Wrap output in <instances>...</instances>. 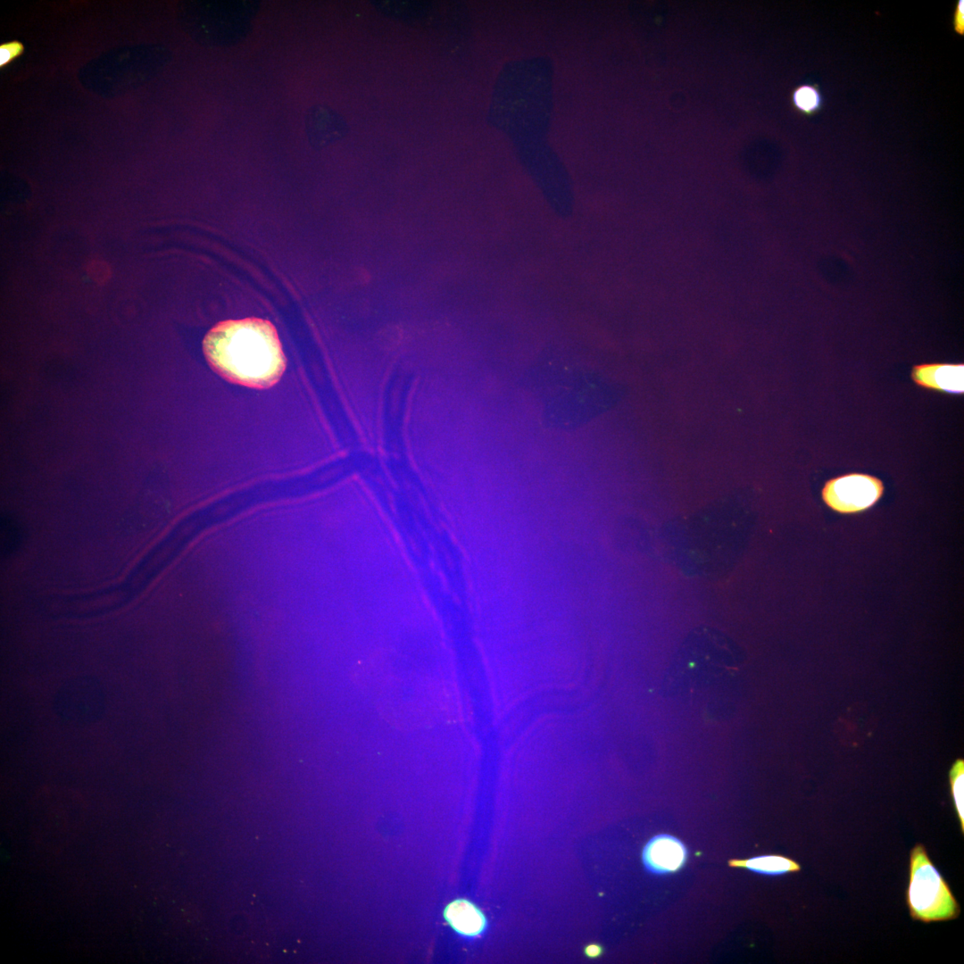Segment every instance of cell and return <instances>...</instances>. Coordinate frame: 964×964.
<instances>
[{
  "instance_id": "cell-7",
  "label": "cell",
  "mask_w": 964,
  "mask_h": 964,
  "mask_svg": "<svg viewBox=\"0 0 964 964\" xmlns=\"http://www.w3.org/2000/svg\"><path fill=\"white\" fill-rule=\"evenodd\" d=\"M885 493L883 481L873 475L849 472L823 485L820 496L826 506L842 515H857L874 507Z\"/></svg>"
},
{
  "instance_id": "cell-15",
  "label": "cell",
  "mask_w": 964,
  "mask_h": 964,
  "mask_svg": "<svg viewBox=\"0 0 964 964\" xmlns=\"http://www.w3.org/2000/svg\"><path fill=\"white\" fill-rule=\"evenodd\" d=\"M24 52V45L19 40H11L0 45V68L7 66Z\"/></svg>"
},
{
  "instance_id": "cell-13",
  "label": "cell",
  "mask_w": 964,
  "mask_h": 964,
  "mask_svg": "<svg viewBox=\"0 0 964 964\" xmlns=\"http://www.w3.org/2000/svg\"><path fill=\"white\" fill-rule=\"evenodd\" d=\"M793 103L800 112L810 115L820 110L822 95L817 86L802 85L794 90Z\"/></svg>"
},
{
  "instance_id": "cell-8",
  "label": "cell",
  "mask_w": 964,
  "mask_h": 964,
  "mask_svg": "<svg viewBox=\"0 0 964 964\" xmlns=\"http://www.w3.org/2000/svg\"><path fill=\"white\" fill-rule=\"evenodd\" d=\"M687 848L677 837L660 834L651 838L643 849L644 868L651 873L665 875L675 873L686 864Z\"/></svg>"
},
{
  "instance_id": "cell-5",
  "label": "cell",
  "mask_w": 964,
  "mask_h": 964,
  "mask_svg": "<svg viewBox=\"0 0 964 964\" xmlns=\"http://www.w3.org/2000/svg\"><path fill=\"white\" fill-rule=\"evenodd\" d=\"M906 903L911 918L924 923L952 920L960 914L949 884L922 844H917L910 853Z\"/></svg>"
},
{
  "instance_id": "cell-10",
  "label": "cell",
  "mask_w": 964,
  "mask_h": 964,
  "mask_svg": "<svg viewBox=\"0 0 964 964\" xmlns=\"http://www.w3.org/2000/svg\"><path fill=\"white\" fill-rule=\"evenodd\" d=\"M305 128L308 139L318 145L337 140L345 133L343 119L333 110L322 105L309 109L305 117Z\"/></svg>"
},
{
  "instance_id": "cell-1",
  "label": "cell",
  "mask_w": 964,
  "mask_h": 964,
  "mask_svg": "<svg viewBox=\"0 0 964 964\" xmlns=\"http://www.w3.org/2000/svg\"><path fill=\"white\" fill-rule=\"evenodd\" d=\"M204 353L220 376L254 388L274 385L286 366L276 329L254 318L217 324L204 339Z\"/></svg>"
},
{
  "instance_id": "cell-6",
  "label": "cell",
  "mask_w": 964,
  "mask_h": 964,
  "mask_svg": "<svg viewBox=\"0 0 964 964\" xmlns=\"http://www.w3.org/2000/svg\"><path fill=\"white\" fill-rule=\"evenodd\" d=\"M204 37L213 46H235L245 39L253 29L259 1H212L204 4Z\"/></svg>"
},
{
  "instance_id": "cell-4",
  "label": "cell",
  "mask_w": 964,
  "mask_h": 964,
  "mask_svg": "<svg viewBox=\"0 0 964 964\" xmlns=\"http://www.w3.org/2000/svg\"><path fill=\"white\" fill-rule=\"evenodd\" d=\"M85 814V801L77 791L57 785L42 787L29 804L32 836L39 846L61 851L77 837Z\"/></svg>"
},
{
  "instance_id": "cell-2",
  "label": "cell",
  "mask_w": 964,
  "mask_h": 964,
  "mask_svg": "<svg viewBox=\"0 0 964 964\" xmlns=\"http://www.w3.org/2000/svg\"><path fill=\"white\" fill-rule=\"evenodd\" d=\"M739 663L737 652L724 639L694 638L672 662L667 690L671 697L682 700L707 697L736 676Z\"/></svg>"
},
{
  "instance_id": "cell-16",
  "label": "cell",
  "mask_w": 964,
  "mask_h": 964,
  "mask_svg": "<svg viewBox=\"0 0 964 964\" xmlns=\"http://www.w3.org/2000/svg\"><path fill=\"white\" fill-rule=\"evenodd\" d=\"M953 29L959 35L964 34V2L960 0L953 12Z\"/></svg>"
},
{
  "instance_id": "cell-11",
  "label": "cell",
  "mask_w": 964,
  "mask_h": 964,
  "mask_svg": "<svg viewBox=\"0 0 964 964\" xmlns=\"http://www.w3.org/2000/svg\"><path fill=\"white\" fill-rule=\"evenodd\" d=\"M730 868H744L765 876H781L798 872L801 865L794 860L781 854H765L747 859H731Z\"/></svg>"
},
{
  "instance_id": "cell-17",
  "label": "cell",
  "mask_w": 964,
  "mask_h": 964,
  "mask_svg": "<svg viewBox=\"0 0 964 964\" xmlns=\"http://www.w3.org/2000/svg\"><path fill=\"white\" fill-rule=\"evenodd\" d=\"M585 952L590 958H596L602 954V947L598 944H589L586 947Z\"/></svg>"
},
{
  "instance_id": "cell-14",
  "label": "cell",
  "mask_w": 964,
  "mask_h": 964,
  "mask_svg": "<svg viewBox=\"0 0 964 964\" xmlns=\"http://www.w3.org/2000/svg\"><path fill=\"white\" fill-rule=\"evenodd\" d=\"M963 780L964 762L962 760H957L950 770V785L962 834L964 833Z\"/></svg>"
},
{
  "instance_id": "cell-3",
  "label": "cell",
  "mask_w": 964,
  "mask_h": 964,
  "mask_svg": "<svg viewBox=\"0 0 964 964\" xmlns=\"http://www.w3.org/2000/svg\"><path fill=\"white\" fill-rule=\"evenodd\" d=\"M379 714L400 729H416L434 723L443 711V687L432 677L399 672L395 661L372 694Z\"/></svg>"
},
{
  "instance_id": "cell-9",
  "label": "cell",
  "mask_w": 964,
  "mask_h": 964,
  "mask_svg": "<svg viewBox=\"0 0 964 964\" xmlns=\"http://www.w3.org/2000/svg\"><path fill=\"white\" fill-rule=\"evenodd\" d=\"M910 378L925 389L960 395L964 394L963 363H922L914 365Z\"/></svg>"
},
{
  "instance_id": "cell-12",
  "label": "cell",
  "mask_w": 964,
  "mask_h": 964,
  "mask_svg": "<svg viewBox=\"0 0 964 964\" xmlns=\"http://www.w3.org/2000/svg\"><path fill=\"white\" fill-rule=\"evenodd\" d=\"M449 924L465 936H477L485 929L486 918L482 912L466 900L450 903L445 912Z\"/></svg>"
}]
</instances>
